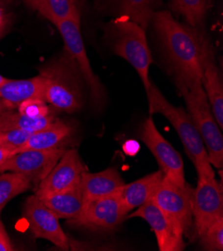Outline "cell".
<instances>
[{
  "instance_id": "cell-1",
  "label": "cell",
  "mask_w": 223,
  "mask_h": 251,
  "mask_svg": "<svg viewBox=\"0 0 223 251\" xmlns=\"http://www.w3.org/2000/svg\"><path fill=\"white\" fill-rule=\"evenodd\" d=\"M175 81H201L208 40L201 29L183 24L168 10H157L151 19Z\"/></svg>"
},
{
  "instance_id": "cell-2",
  "label": "cell",
  "mask_w": 223,
  "mask_h": 251,
  "mask_svg": "<svg viewBox=\"0 0 223 251\" xmlns=\"http://www.w3.org/2000/svg\"><path fill=\"white\" fill-rule=\"evenodd\" d=\"M39 74L45 81L43 99L51 107L74 113L83 106L85 82L67 51L40 67Z\"/></svg>"
},
{
  "instance_id": "cell-3",
  "label": "cell",
  "mask_w": 223,
  "mask_h": 251,
  "mask_svg": "<svg viewBox=\"0 0 223 251\" xmlns=\"http://www.w3.org/2000/svg\"><path fill=\"white\" fill-rule=\"evenodd\" d=\"M146 95L150 115L156 113L163 115L179 135L186 154L195 166L198 178L215 177L204 142L188 112L182 107L171 104L155 84H150Z\"/></svg>"
},
{
  "instance_id": "cell-4",
  "label": "cell",
  "mask_w": 223,
  "mask_h": 251,
  "mask_svg": "<svg viewBox=\"0 0 223 251\" xmlns=\"http://www.w3.org/2000/svg\"><path fill=\"white\" fill-rule=\"evenodd\" d=\"M104 39L116 55L125 59L136 70L145 92L149 90V67L152 57L145 29L127 16H117L106 24Z\"/></svg>"
},
{
  "instance_id": "cell-5",
  "label": "cell",
  "mask_w": 223,
  "mask_h": 251,
  "mask_svg": "<svg viewBox=\"0 0 223 251\" xmlns=\"http://www.w3.org/2000/svg\"><path fill=\"white\" fill-rule=\"evenodd\" d=\"M178 91L183 96L187 112L204 142L209 161L212 166L221 169L223 166V138L217 124L202 82L183 83L175 81Z\"/></svg>"
},
{
  "instance_id": "cell-6",
  "label": "cell",
  "mask_w": 223,
  "mask_h": 251,
  "mask_svg": "<svg viewBox=\"0 0 223 251\" xmlns=\"http://www.w3.org/2000/svg\"><path fill=\"white\" fill-rule=\"evenodd\" d=\"M55 26L63 39L65 51L71 55L77 64L85 85L89 90V97L92 105L95 109H100L105 104L106 91L98 76L94 74L88 60L80 31V20H62L56 23Z\"/></svg>"
},
{
  "instance_id": "cell-7",
  "label": "cell",
  "mask_w": 223,
  "mask_h": 251,
  "mask_svg": "<svg viewBox=\"0 0 223 251\" xmlns=\"http://www.w3.org/2000/svg\"><path fill=\"white\" fill-rule=\"evenodd\" d=\"M127 215L118 192L107 197L85 200L80 213L68 220V223L71 226L95 232H109L119 226Z\"/></svg>"
},
{
  "instance_id": "cell-8",
  "label": "cell",
  "mask_w": 223,
  "mask_h": 251,
  "mask_svg": "<svg viewBox=\"0 0 223 251\" xmlns=\"http://www.w3.org/2000/svg\"><path fill=\"white\" fill-rule=\"evenodd\" d=\"M192 192L193 188L188 183L180 186L164 176L151 198L153 202L178 225L184 237L187 238L195 235L192 214Z\"/></svg>"
},
{
  "instance_id": "cell-9",
  "label": "cell",
  "mask_w": 223,
  "mask_h": 251,
  "mask_svg": "<svg viewBox=\"0 0 223 251\" xmlns=\"http://www.w3.org/2000/svg\"><path fill=\"white\" fill-rule=\"evenodd\" d=\"M66 148L28 149L10 155L1 167V173L16 172L25 176L34 185H38L55 164L59 161Z\"/></svg>"
},
{
  "instance_id": "cell-10",
  "label": "cell",
  "mask_w": 223,
  "mask_h": 251,
  "mask_svg": "<svg viewBox=\"0 0 223 251\" xmlns=\"http://www.w3.org/2000/svg\"><path fill=\"white\" fill-rule=\"evenodd\" d=\"M140 138L155 157L164 176L180 186L186 185L184 166L180 154L161 135L151 116L143 123Z\"/></svg>"
},
{
  "instance_id": "cell-11",
  "label": "cell",
  "mask_w": 223,
  "mask_h": 251,
  "mask_svg": "<svg viewBox=\"0 0 223 251\" xmlns=\"http://www.w3.org/2000/svg\"><path fill=\"white\" fill-rule=\"evenodd\" d=\"M192 214L195 235L199 236L219 216L223 215L221 184L213 178H198L192 192Z\"/></svg>"
},
{
  "instance_id": "cell-12",
  "label": "cell",
  "mask_w": 223,
  "mask_h": 251,
  "mask_svg": "<svg viewBox=\"0 0 223 251\" xmlns=\"http://www.w3.org/2000/svg\"><path fill=\"white\" fill-rule=\"evenodd\" d=\"M127 217H139L150 225L160 251H181L185 247L181 228L150 199Z\"/></svg>"
},
{
  "instance_id": "cell-13",
  "label": "cell",
  "mask_w": 223,
  "mask_h": 251,
  "mask_svg": "<svg viewBox=\"0 0 223 251\" xmlns=\"http://www.w3.org/2000/svg\"><path fill=\"white\" fill-rule=\"evenodd\" d=\"M30 231L35 238H43L61 250L69 249V240L63 232L58 217L36 195L29 196L23 210Z\"/></svg>"
},
{
  "instance_id": "cell-14",
  "label": "cell",
  "mask_w": 223,
  "mask_h": 251,
  "mask_svg": "<svg viewBox=\"0 0 223 251\" xmlns=\"http://www.w3.org/2000/svg\"><path fill=\"white\" fill-rule=\"evenodd\" d=\"M85 166L76 149H66L59 161L37 185L36 196L69 189L80 183Z\"/></svg>"
},
{
  "instance_id": "cell-15",
  "label": "cell",
  "mask_w": 223,
  "mask_h": 251,
  "mask_svg": "<svg viewBox=\"0 0 223 251\" xmlns=\"http://www.w3.org/2000/svg\"><path fill=\"white\" fill-rule=\"evenodd\" d=\"M98 9L117 16H127L146 30L162 0H95Z\"/></svg>"
},
{
  "instance_id": "cell-16",
  "label": "cell",
  "mask_w": 223,
  "mask_h": 251,
  "mask_svg": "<svg viewBox=\"0 0 223 251\" xmlns=\"http://www.w3.org/2000/svg\"><path fill=\"white\" fill-rule=\"evenodd\" d=\"M44 87L40 74L28 79H6L0 85V113L16 110L20 103L30 98L43 99Z\"/></svg>"
},
{
  "instance_id": "cell-17",
  "label": "cell",
  "mask_w": 223,
  "mask_h": 251,
  "mask_svg": "<svg viewBox=\"0 0 223 251\" xmlns=\"http://www.w3.org/2000/svg\"><path fill=\"white\" fill-rule=\"evenodd\" d=\"M202 86L209 101L213 116L223 128V85L218 67L215 63L212 48L208 42L205 50L202 68Z\"/></svg>"
},
{
  "instance_id": "cell-18",
  "label": "cell",
  "mask_w": 223,
  "mask_h": 251,
  "mask_svg": "<svg viewBox=\"0 0 223 251\" xmlns=\"http://www.w3.org/2000/svg\"><path fill=\"white\" fill-rule=\"evenodd\" d=\"M124 184L119 172L114 168H108L97 173L84 171L80 180L84 201L116 194Z\"/></svg>"
},
{
  "instance_id": "cell-19",
  "label": "cell",
  "mask_w": 223,
  "mask_h": 251,
  "mask_svg": "<svg viewBox=\"0 0 223 251\" xmlns=\"http://www.w3.org/2000/svg\"><path fill=\"white\" fill-rule=\"evenodd\" d=\"M163 177V172L158 170L134 182L123 185L119 191V196L125 211L129 214L131 210L150 200L160 185Z\"/></svg>"
},
{
  "instance_id": "cell-20",
  "label": "cell",
  "mask_w": 223,
  "mask_h": 251,
  "mask_svg": "<svg viewBox=\"0 0 223 251\" xmlns=\"http://www.w3.org/2000/svg\"><path fill=\"white\" fill-rule=\"evenodd\" d=\"M38 197L58 217V219L70 220L75 218L82 210L84 204L80 183L60 192Z\"/></svg>"
},
{
  "instance_id": "cell-21",
  "label": "cell",
  "mask_w": 223,
  "mask_h": 251,
  "mask_svg": "<svg viewBox=\"0 0 223 251\" xmlns=\"http://www.w3.org/2000/svg\"><path fill=\"white\" fill-rule=\"evenodd\" d=\"M24 3L54 25L67 19L81 20L83 0H24Z\"/></svg>"
},
{
  "instance_id": "cell-22",
  "label": "cell",
  "mask_w": 223,
  "mask_h": 251,
  "mask_svg": "<svg viewBox=\"0 0 223 251\" xmlns=\"http://www.w3.org/2000/svg\"><path fill=\"white\" fill-rule=\"evenodd\" d=\"M70 135L71 127L69 125L59 119H55L46 127L32 132L28 140L15 152L28 149L42 150L64 147V142Z\"/></svg>"
},
{
  "instance_id": "cell-23",
  "label": "cell",
  "mask_w": 223,
  "mask_h": 251,
  "mask_svg": "<svg viewBox=\"0 0 223 251\" xmlns=\"http://www.w3.org/2000/svg\"><path fill=\"white\" fill-rule=\"evenodd\" d=\"M211 0H169L172 12L182 16L189 26L201 29Z\"/></svg>"
},
{
  "instance_id": "cell-24",
  "label": "cell",
  "mask_w": 223,
  "mask_h": 251,
  "mask_svg": "<svg viewBox=\"0 0 223 251\" xmlns=\"http://www.w3.org/2000/svg\"><path fill=\"white\" fill-rule=\"evenodd\" d=\"M55 119L54 114L33 118L19 113L17 110L6 111L0 113V132L11 129H24L34 132L46 127Z\"/></svg>"
},
{
  "instance_id": "cell-25",
  "label": "cell",
  "mask_w": 223,
  "mask_h": 251,
  "mask_svg": "<svg viewBox=\"0 0 223 251\" xmlns=\"http://www.w3.org/2000/svg\"><path fill=\"white\" fill-rule=\"evenodd\" d=\"M31 186L30 180L22 174L11 171L0 173V215L12 198L27 191Z\"/></svg>"
},
{
  "instance_id": "cell-26",
  "label": "cell",
  "mask_w": 223,
  "mask_h": 251,
  "mask_svg": "<svg viewBox=\"0 0 223 251\" xmlns=\"http://www.w3.org/2000/svg\"><path fill=\"white\" fill-rule=\"evenodd\" d=\"M204 250H223V215L219 216L209 226L198 236Z\"/></svg>"
},
{
  "instance_id": "cell-27",
  "label": "cell",
  "mask_w": 223,
  "mask_h": 251,
  "mask_svg": "<svg viewBox=\"0 0 223 251\" xmlns=\"http://www.w3.org/2000/svg\"><path fill=\"white\" fill-rule=\"evenodd\" d=\"M19 113L33 118H39L54 114L51 107L40 98H30L19 104L16 109Z\"/></svg>"
},
{
  "instance_id": "cell-28",
  "label": "cell",
  "mask_w": 223,
  "mask_h": 251,
  "mask_svg": "<svg viewBox=\"0 0 223 251\" xmlns=\"http://www.w3.org/2000/svg\"><path fill=\"white\" fill-rule=\"evenodd\" d=\"M31 133V131L24 129H11L2 131L0 132V145L12 150L14 153L17 149H19L28 140Z\"/></svg>"
},
{
  "instance_id": "cell-29",
  "label": "cell",
  "mask_w": 223,
  "mask_h": 251,
  "mask_svg": "<svg viewBox=\"0 0 223 251\" xmlns=\"http://www.w3.org/2000/svg\"><path fill=\"white\" fill-rule=\"evenodd\" d=\"M14 246L5 230L3 222L0 219V251H12Z\"/></svg>"
},
{
  "instance_id": "cell-30",
  "label": "cell",
  "mask_w": 223,
  "mask_h": 251,
  "mask_svg": "<svg viewBox=\"0 0 223 251\" xmlns=\"http://www.w3.org/2000/svg\"><path fill=\"white\" fill-rule=\"evenodd\" d=\"M122 150L126 155L128 156H135L140 150V144L138 141L134 140V139H129L126 140L122 145Z\"/></svg>"
},
{
  "instance_id": "cell-31",
  "label": "cell",
  "mask_w": 223,
  "mask_h": 251,
  "mask_svg": "<svg viewBox=\"0 0 223 251\" xmlns=\"http://www.w3.org/2000/svg\"><path fill=\"white\" fill-rule=\"evenodd\" d=\"M9 16L7 13V7L5 0H0V35H1L7 26Z\"/></svg>"
},
{
  "instance_id": "cell-32",
  "label": "cell",
  "mask_w": 223,
  "mask_h": 251,
  "mask_svg": "<svg viewBox=\"0 0 223 251\" xmlns=\"http://www.w3.org/2000/svg\"><path fill=\"white\" fill-rule=\"evenodd\" d=\"M13 154V151L6 147H3L0 145V173H1V167L4 164V162L7 160V158Z\"/></svg>"
},
{
  "instance_id": "cell-33",
  "label": "cell",
  "mask_w": 223,
  "mask_h": 251,
  "mask_svg": "<svg viewBox=\"0 0 223 251\" xmlns=\"http://www.w3.org/2000/svg\"><path fill=\"white\" fill-rule=\"evenodd\" d=\"M6 79H7V78L3 77V76H2V75H1V74H0V85H1L2 83H4V82L6 81Z\"/></svg>"
}]
</instances>
